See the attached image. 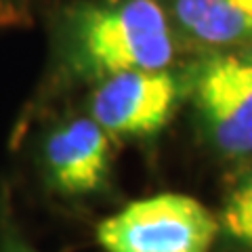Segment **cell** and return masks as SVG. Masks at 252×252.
<instances>
[{
    "label": "cell",
    "mask_w": 252,
    "mask_h": 252,
    "mask_svg": "<svg viewBox=\"0 0 252 252\" xmlns=\"http://www.w3.org/2000/svg\"><path fill=\"white\" fill-rule=\"evenodd\" d=\"M217 233L212 212L183 193L132 202L97 227L107 252H208Z\"/></svg>",
    "instance_id": "2"
},
{
    "label": "cell",
    "mask_w": 252,
    "mask_h": 252,
    "mask_svg": "<svg viewBox=\"0 0 252 252\" xmlns=\"http://www.w3.org/2000/svg\"><path fill=\"white\" fill-rule=\"evenodd\" d=\"M179 99V80L168 69L126 72L101 80L93 93L91 114L107 135L147 137L166 126Z\"/></svg>",
    "instance_id": "3"
},
{
    "label": "cell",
    "mask_w": 252,
    "mask_h": 252,
    "mask_svg": "<svg viewBox=\"0 0 252 252\" xmlns=\"http://www.w3.org/2000/svg\"><path fill=\"white\" fill-rule=\"evenodd\" d=\"M112 160L109 135L93 118L63 124L44 145L51 185L61 193H91L103 185Z\"/></svg>",
    "instance_id": "5"
},
{
    "label": "cell",
    "mask_w": 252,
    "mask_h": 252,
    "mask_svg": "<svg viewBox=\"0 0 252 252\" xmlns=\"http://www.w3.org/2000/svg\"><path fill=\"white\" fill-rule=\"evenodd\" d=\"M170 9L198 42L227 46L252 38V0H170Z\"/></svg>",
    "instance_id": "6"
},
{
    "label": "cell",
    "mask_w": 252,
    "mask_h": 252,
    "mask_svg": "<svg viewBox=\"0 0 252 252\" xmlns=\"http://www.w3.org/2000/svg\"><path fill=\"white\" fill-rule=\"evenodd\" d=\"M195 99L225 154H252V59L227 55L208 61L198 74Z\"/></svg>",
    "instance_id": "4"
},
{
    "label": "cell",
    "mask_w": 252,
    "mask_h": 252,
    "mask_svg": "<svg viewBox=\"0 0 252 252\" xmlns=\"http://www.w3.org/2000/svg\"><path fill=\"white\" fill-rule=\"evenodd\" d=\"M220 225L233 240L252 248V168L229 193L220 215Z\"/></svg>",
    "instance_id": "7"
},
{
    "label": "cell",
    "mask_w": 252,
    "mask_h": 252,
    "mask_svg": "<svg viewBox=\"0 0 252 252\" xmlns=\"http://www.w3.org/2000/svg\"><path fill=\"white\" fill-rule=\"evenodd\" d=\"M6 252H30V250H26V248H21V246H11Z\"/></svg>",
    "instance_id": "8"
},
{
    "label": "cell",
    "mask_w": 252,
    "mask_h": 252,
    "mask_svg": "<svg viewBox=\"0 0 252 252\" xmlns=\"http://www.w3.org/2000/svg\"><path fill=\"white\" fill-rule=\"evenodd\" d=\"M175 51L170 21L158 0H105L69 13L67 55L84 76L105 80L126 72H162Z\"/></svg>",
    "instance_id": "1"
}]
</instances>
